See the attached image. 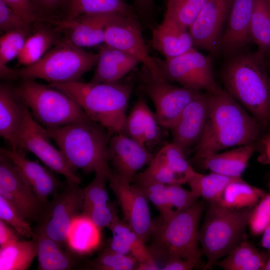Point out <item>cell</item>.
Instances as JSON below:
<instances>
[{
  "instance_id": "cb8c5ba5",
  "label": "cell",
  "mask_w": 270,
  "mask_h": 270,
  "mask_svg": "<svg viewBox=\"0 0 270 270\" xmlns=\"http://www.w3.org/2000/svg\"><path fill=\"white\" fill-rule=\"evenodd\" d=\"M254 152L252 144L244 145L226 152L209 154L200 160L203 167L212 172L240 178Z\"/></svg>"
},
{
  "instance_id": "277c9868",
  "label": "cell",
  "mask_w": 270,
  "mask_h": 270,
  "mask_svg": "<svg viewBox=\"0 0 270 270\" xmlns=\"http://www.w3.org/2000/svg\"><path fill=\"white\" fill-rule=\"evenodd\" d=\"M46 129L74 172L103 173L109 180L113 173L108 152L112 136L104 127L90 119Z\"/></svg>"
},
{
  "instance_id": "d4e9b609",
  "label": "cell",
  "mask_w": 270,
  "mask_h": 270,
  "mask_svg": "<svg viewBox=\"0 0 270 270\" xmlns=\"http://www.w3.org/2000/svg\"><path fill=\"white\" fill-rule=\"evenodd\" d=\"M46 23L38 22L32 25V33L16 58L19 64L25 66L36 62L62 39V32Z\"/></svg>"
},
{
  "instance_id": "ac0fdd59",
  "label": "cell",
  "mask_w": 270,
  "mask_h": 270,
  "mask_svg": "<svg viewBox=\"0 0 270 270\" xmlns=\"http://www.w3.org/2000/svg\"><path fill=\"white\" fill-rule=\"evenodd\" d=\"M121 15L118 13L84 14L70 21L56 20L52 24L74 44L82 48L92 47L104 43L106 28Z\"/></svg>"
},
{
  "instance_id": "7bdbcfd3",
  "label": "cell",
  "mask_w": 270,
  "mask_h": 270,
  "mask_svg": "<svg viewBox=\"0 0 270 270\" xmlns=\"http://www.w3.org/2000/svg\"><path fill=\"white\" fill-rule=\"evenodd\" d=\"M0 219L10 226L21 236L32 238L34 234L30 222L0 196Z\"/></svg>"
},
{
  "instance_id": "52a82bcc",
  "label": "cell",
  "mask_w": 270,
  "mask_h": 270,
  "mask_svg": "<svg viewBox=\"0 0 270 270\" xmlns=\"http://www.w3.org/2000/svg\"><path fill=\"white\" fill-rule=\"evenodd\" d=\"M204 210V201H198L166 219L153 222L152 250L159 252L166 260L200 258L203 253L199 248L200 224Z\"/></svg>"
},
{
  "instance_id": "bcb514c9",
  "label": "cell",
  "mask_w": 270,
  "mask_h": 270,
  "mask_svg": "<svg viewBox=\"0 0 270 270\" xmlns=\"http://www.w3.org/2000/svg\"><path fill=\"white\" fill-rule=\"evenodd\" d=\"M160 124L155 112L149 108L146 103L144 106L143 116V128L144 144L148 148L157 144L160 140Z\"/></svg>"
},
{
  "instance_id": "7a4b0ae2",
  "label": "cell",
  "mask_w": 270,
  "mask_h": 270,
  "mask_svg": "<svg viewBox=\"0 0 270 270\" xmlns=\"http://www.w3.org/2000/svg\"><path fill=\"white\" fill-rule=\"evenodd\" d=\"M222 70L226 90L262 126L270 124V76L265 58L241 50L226 58Z\"/></svg>"
},
{
  "instance_id": "9a60e30c",
  "label": "cell",
  "mask_w": 270,
  "mask_h": 270,
  "mask_svg": "<svg viewBox=\"0 0 270 270\" xmlns=\"http://www.w3.org/2000/svg\"><path fill=\"white\" fill-rule=\"evenodd\" d=\"M232 0H206L188 28L194 48L214 55L220 44Z\"/></svg>"
},
{
  "instance_id": "9c48e42d",
  "label": "cell",
  "mask_w": 270,
  "mask_h": 270,
  "mask_svg": "<svg viewBox=\"0 0 270 270\" xmlns=\"http://www.w3.org/2000/svg\"><path fill=\"white\" fill-rule=\"evenodd\" d=\"M83 205V188L66 181L46 204L34 230L43 232L60 246L66 244L73 222L82 214Z\"/></svg>"
},
{
  "instance_id": "816d5d0a",
  "label": "cell",
  "mask_w": 270,
  "mask_h": 270,
  "mask_svg": "<svg viewBox=\"0 0 270 270\" xmlns=\"http://www.w3.org/2000/svg\"><path fill=\"white\" fill-rule=\"evenodd\" d=\"M200 258L184 259L180 257H170L166 260L162 270H190L198 263Z\"/></svg>"
},
{
  "instance_id": "db71d44e",
  "label": "cell",
  "mask_w": 270,
  "mask_h": 270,
  "mask_svg": "<svg viewBox=\"0 0 270 270\" xmlns=\"http://www.w3.org/2000/svg\"><path fill=\"white\" fill-rule=\"evenodd\" d=\"M262 234L260 244L263 248L270 250V224Z\"/></svg>"
},
{
  "instance_id": "f1b7e54d",
  "label": "cell",
  "mask_w": 270,
  "mask_h": 270,
  "mask_svg": "<svg viewBox=\"0 0 270 270\" xmlns=\"http://www.w3.org/2000/svg\"><path fill=\"white\" fill-rule=\"evenodd\" d=\"M266 194L262 190L246 183L240 178L227 186L217 203L232 209L252 208Z\"/></svg>"
},
{
  "instance_id": "c3c4849f",
  "label": "cell",
  "mask_w": 270,
  "mask_h": 270,
  "mask_svg": "<svg viewBox=\"0 0 270 270\" xmlns=\"http://www.w3.org/2000/svg\"><path fill=\"white\" fill-rule=\"evenodd\" d=\"M28 24L44 22L38 16L32 0H2Z\"/></svg>"
},
{
  "instance_id": "d6986e66",
  "label": "cell",
  "mask_w": 270,
  "mask_h": 270,
  "mask_svg": "<svg viewBox=\"0 0 270 270\" xmlns=\"http://www.w3.org/2000/svg\"><path fill=\"white\" fill-rule=\"evenodd\" d=\"M208 94L200 92L186 106L169 129L172 142L184 153L198 144L202 134L208 118Z\"/></svg>"
},
{
  "instance_id": "ee69618b",
  "label": "cell",
  "mask_w": 270,
  "mask_h": 270,
  "mask_svg": "<svg viewBox=\"0 0 270 270\" xmlns=\"http://www.w3.org/2000/svg\"><path fill=\"white\" fill-rule=\"evenodd\" d=\"M166 192L168 203L176 212L190 206L200 198L191 190H186L180 184L166 185Z\"/></svg>"
},
{
  "instance_id": "11a10c76",
  "label": "cell",
  "mask_w": 270,
  "mask_h": 270,
  "mask_svg": "<svg viewBox=\"0 0 270 270\" xmlns=\"http://www.w3.org/2000/svg\"><path fill=\"white\" fill-rule=\"evenodd\" d=\"M155 260L138 263L136 270H159Z\"/></svg>"
},
{
  "instance_id": "3957f363",
  "label": "cell",
  "mask_w": 270,
  "mask_h": 270,
  "mask_svg": "<svg viewBox=\"0 0 270 270\" xmlns=\"http://www.w3.org/2000/svg\"><path fill=\"white\" fill-rule=\"evenodd\" d=\"M49 85L70 97L92 120L112 136L121 133L134 88L130 79L112 82L74 81Z\"/></svg>"
},
{
  "instance_id": "8fae6325",
  "label": "cell",
  "mask_w": 270,
  "mask_h": 270,
  "mask_svg": "<svg viewBox=\"0 0 270 270\" xmlns=\"http://www.w3.org/2000/svg\"><path fill=\"white\" fill-rule=\"evenodd\" d=\"M155 60L162 76L167 80L208 92H213L220 87L213 76L210 58L194 48L172 58Z\"/></svg>"
},
{
  "instance_id": "7dc6e473",
  "label": "cell",
  "mask_w": 270,
  "mask_h": 270,
  "mask_svg": "<svg viewBox=\"0 0 270 270\" xmlns=\"http://www.w3.org/2000/svg\"><path fill=\"white\" fill-rule=\"evenodd\" d=\"M14 10L0 0V29L6 33L14 30L30 26Z\"/></svg>"
},
{
  "instance_id": "603a6c76",
  "label": "cell",
  "mask_w": 270,
  "mask_h": 270,
  "mask_svg": "<svg viewBox=\"0 0 270 270\" xmlns=\"http://www.w3.org/2000/svg\"><path fill=\"white\" fill-rule=\"evenodd\" d=\"M25 107L14 87L0 84V134L12 150H16V138L23 121Z\"/></svg>"
},
{
  "instance_id": "f907efd6",
  "label": "cell",
  "mask_w": 270,
  "mask_h": 270,
  "mask_svg": "<svg viewBox=\"0 0 270 270\" xmlns=\"http://www.w3.org/2000/svg\"><path fill=\"white\" fill-rule=\"evenodd\" d=\"M38 14L45 22L56 19L64 0H32Z\"/></svg>"
},
{
  "instance_id": "f6af8a7d",
  "label": "cell",
  "mask_w": 270,
  "mask_h": 270,
  "mask_svg": "<svg viewBox=\"0 0 270 270\" xmlns=\"http://www.w3.org/2000/svg\"><path fill=\"white\" fill-rule=\"evenodd\" d=\"M270 224V193L267 194L252 208L248 227L254 236L262 234Z\"/></svg>"
},
{
  "instance_id": "680465c9",
  "label": "cell",
  "mask_w": 270,
  "mask_h": 270,
  "mask_svg": "<svg viewBox=\"0 0 270 270\" xmlns=\"http://www.w3.org/2000/svg\"><path fill=\"white\" fill-rule=\"evenodd\" d=\"M262 270H270V255L268 258V260Z\"/></svg>"
},
{
  "instance_id": "ab89813d",
  "label": "cell",
  "mask_w": 270,
  "mask_h": 270,
  "mask_svg": "<svg viewBox=\"0 0 270 270\" xmlns=\"http://www.w3.org/2000/svg\"><path fill=\"white\" fill-rule=\"evenodd\" d=\"M108 176L103 173H96L93 180L83 188L84 205L82 214L92 208L109 203L106 186Z\"/></svg>"
},
{
  "instance_id": "681fc988",
  "label": "cell",
  "mask_w": 270,
  "mask_h": 270,
  "mask_svg": "<svg viewBox=\"0 0 270 270\" xmlns=\"http://www.w3.org/2000/svg\"><path fill=\"white\" fill-rule=\"evenodd\" d=\"M84 215L88 217L100 229L108 228L118 216L115 207L110 202L105 205L94 208Z\"/></svg>"
},
{
  "instance_id": "60d3db41",
  "label": "cell",
  "mask_w": 270,
  "mask_h": 270,
  "mask_svg": "<svg viewBox=\"0 0 270 270\" xmlns=\"http://www.w3.org/2000/svg\"><path fill=\"white\" fill-rule=\"evenodd\" d=\"M135 186L142 190L147 199L160 212L161 219H166L176 213L168 203L166 192V185L152 182H136Z\"/></svg>"
},
{
  "instance_id": "d590c367",
  "label": "cell",
  "mask_w": 270,
  "mask_h": 270,
  "mask_svg": "<svg viewBox=\"0 0 270 270\" xmlns=\"http://www.w3.org/2000/svg\"><path fill=\"white\" fill-rule=\"evenodd\" d=\"M32 31V26L4 33L0 36V68L18 57Z\"/></svg>"
},
{
  "instance_id": "836d02e7",
  "label": "cell",
  "mask_w": 270,
  "mask_h": 270,
  "mask_svg": "<svg viewBox=\"0 0 270 270\" xmlns=\"http://www.w3.org/2000/svg\"><path fill=\"white\" fill-rule=\"evenodd\" d=\"M98 46V60L90 82H112L121 80L128 73L113 54L112 48L104 43Z\"/></svg>"
},
{
  "instance_id": "8992f818",
  "label": "cell",
  "mask_w": 270,
  "mask_h": 270,
  "mask_svg": "<svg viewBox=\"0 0 270 270\" xmlns=\"http://www.w3.org/2000/svg\"><path fill=\"white\" fill-rule=\"evenodd\" d=\"M98 58V54L86 52L63 36L36 62L12 69V78H40L50 83L80 81L84 74L96 66Z\"/></svg>"
},
{
  "instance_id": "83f0119b",
  "label": "cell",
  "mask_w": 270,
  "mask_h": 270,
  "mask_svg": "<svg viewBox=\"0 0 270 270\" xmlns=\"http://www.w3.org/2000/svg\"><path fill=\"white\" fill-rule=\"evenodd\" d=\"M270 254L259 251L247 240L243 241L214 266L224 270H262Z\"/></svg>"
},
{
  "instance_id": "6f0895ef",
  "label": "cell",
  "mask_w": 270,
  "mask_h": 270,
  "mask_svg": "<svg viewBox=\"0 0 270 270\" xmlns=\"http://www.w3.org/2000/svg\"><path fill=\"white\" fill-rule=\"evenodd\" d=\"M140 6L147 7L150 5L153 0H134Z\"/></svg>"
},
{
  "instance_id": "e575fe53",
  "label": "cell",
  "mask_w": 270,
  "mask_h": 270,
  "mask_svg": "<svg viewBox=\"0 0 270 270\" xmlns=\"http://www.w3.org/2000/svg\"><path fill=\"white\" fill-rule=\"evenodd\" d=\"M182 180L188 183L196 172L186 160L185 153L172 142L167 144L156 154Z\"/></svg>"
},
{
  "instance_id": "7402d4cb",
  "label": "cell",
  "mask_w": 270,
  "mask_h": 270,
  "mask_svg": "<svg viewBox=\"0 0 270 270\" xmlns=\"http://www.w3.org/2000/svg\"><path fill=\"white\" fill-rule=\"evenodd\" d=\"M151 42L166 59L182 54L194 48L188 28L164 14L161 23L152 30Z\"/></svg>"
},
{
  "instance_id": "4dcf8cb0",
  "label": "cell",
  "mask_w": 270,
  "mask_h": 270,
  "mask_svg": "<svg viewBox=\"0 0 270 270\" xmlns=\"http://www.w3.org/2000/svg\"><path fill=\"white\" fill-rule=\"evenodd\" d=\"M240 178H232L213 172L207 174L196 172L187 184L200 198L213 204L218 202L229 184Z\"/></svg>"
},
{
  "instance_id": "ba28073f",
  "label": "cell",
  "mask_w": 270,
  "mask_h": 270,
  "mask_svg": "<svg viewBox=\"0 0 270 270\" xmlns=\"http://www.w3.org/2000/svg\"><path fill=\"white\" fill-rule=\"evenodd\" d=\"M32 116L46 128H56L90 119L78 104L62 92L34 80H22L14 87Z\"/></svg>"
},
{
  "instance_id": "44dd1931",
  "label": "cell",
  "mask_w": 270,
  "mask_h": 270,
  "mask_svg": "<svg viewBox=\"0 0 270 270\" xmlns=\"http://www.w3.org/2000/svg\"><path fill=\"white\" fill-rule=\"evenodd\" d=\"M0 150L18 167L36 195L44 204H46L48 202V198L56 194L62 186V182L48 169L26 158L24 151L2 148Z\"/></svg>"
},
{
  "instance_id": "30bf717a",
  "label": "cell",
  "mask_w": 270,
  "mask_h": 270,
  "mask_svg": "<svg viewBox=\"0 0 270 270\" xmlns=\"http://www.w3.org/2000/svg\"><path fill=\"white\" fill-rule=\"evenodd\" d=\"M50 139L46 128L38 123L26 105L23 121L16 138V150L32 152L52 170L64 176L66 181L80 184V178Z\"/></svg>"
},
{
  "instance_id": "5b68a950",
  "label": "cell",
  "mask_w": 270,
  "mask_h": 270,
  "mask_svg": "<svg viewBox=\"0 0 270 270\" xmlns=\"http://www.w3.org/2000/svg\"><path fill=\"white\" fill-rule=\"evenodd\" d=\"M252 208L236 210L210 204L200 229L199 242L207 260L205 270L246 240V230Z\"/></svg>"
},
{
  "instance_id": "5bb4252c",
  "label": "cell",
  "mask_w": 270,
  "mask_h": 270,
  "mask_svg": "<svg viewBox=\"0 0 270 270\" xmlns=\"http://www.w3.org/2000/svg\"><path fill=\"white\" fill-rule=\"evenodd\" d=\"M104 43L128 54L156 78H165L147 50L136 16L121 15L106 29Z\"/></svg>"
},
{
  "instance_id": "74e56055",
  "label": "cell",
  "mask_w": 270,
  "mask_h": 270,
  "mask_svg": "<svg viewBox=\"0 0 270 270\" xmlns=\"http://www.w3.org/2000/svg\"><path fill=\"white\" fill-rule=\"evenodd\" d=\"M206 0H167L164 15L188 28Z\"/></svg>"
},
{
  "instance_id": "d6a6232c",
  "label": "cell",
  "mask_w": 270,
  "mask_h": 270,
  "mask_svg": "<svg viewBox=\"0 0 270 270\" xmlns=\"http://www.w3.org/2000/svg\"><path fill=\"white\" fill-rule=\"evenodd\" d=\"M251 41L264 58L270 54V9L266 0H256L250 26Z\"/></svg>"
},
{
  "instance_id": "e0dca14e",
  "label": "cell",
  "mask_w": 270,
  "mask_h": 270,
  "mask_svg": "<svg viewBox=\"0 0 270 270\" xmlns=\"http://www.w3.org/2000/svg\"><path fill=\"white\" fill-rule=\"evenodd\" d=\"M108 152L114 172L128 183H131L138 172L148 166L154 156L145 146L122 133L110 136Z\"/></svg>"
},
{
  "instance_id": "ffe728a7",
  "label": "cell",
  "mask_w": 270,
  "mask_h": 270,
  "mask_svg": "<svg viewBox=\"0 0 270 270\" xmlns=\"http://www.w3.org/2000/svg\"><path fill=\"white\" fill-rule=\"evenodd\" d=\"M256 0H232L222 36L220 53L227 58L251 42L250 26Z\"/></svg>"
},
{
  "instance_id": "484cf974",
  "label": "cell",
  "mask_w": 270,
  "mask_h": 270,
  "mask_svg": "<svg viewBox=\"0 0 270 270\" xmlns=\"http://www.w3.org/2000/svg\"><path fill=\"white\" fill-rule=\"evenodd\" d=\"M102 13L136 16L132 8L123 0H64L57 18L70 21L82 15Z\"/></svg>"
},
{
  "instance_id": "1f68e13d",
  "label": "cell",
  "mask_w": 270,
  "mask_h": 270,
  "mask_svg": "<svg viewBox=\"0 0 270 270\" xmlns=\"http://www.w3.org/2000/svg\"><path fill=\"white\" fill-rule=\"evenodd\" d=\"M37 256L35 241H18L0 248V270H26Z\"/></svg>"
},
{
  "instance_id": "9f6ffc18",
  "label": "cell",
  "mask_w": 270,
  "mask_h": 270,
  "mask_svg": "<svg viewBox=\"0 0 270 270\" xmlns=\"http://www.w3.org/2000/svg\"><path fill=\"white\" fill-rule=\"evenodd\" d=\"M264 152L268 162L270 163V136L264 142Z\"/></svg>"
},
{
  "instance_id": "4fadbf2b",
  "label": "cell",
  "mask_w": 270,
  "mask_h": 270,
  "mask_svg": "<svg viewBox=\"0 0 270 270\" xmlns=\"http://www.w3.org/2000/svg\"><path fill=\"white\" fill-rule=\"evenodd\" d=\"M0 196L30 222H38L46 206L36 195L18 167L0 150Z\"/></svg>"
},
{
  "instance_id": "b9f144b4",
  "label": "cell",
  "mask_w": 270,
  "mask_h": 270,
  "mask_svg": "<svg viewBox=\"0 0 270 270\" xmlns=\"http://www.w3.org/2000/svg\"><path fill=\"white\" fill-rule=\"evenodd\" d=\"M146 104L144 97L140 96L138 98L130 112L126 116L121 132L144 146L143 115Z\"/></svg>"
},
{
  "instance_id": "6da1fadb",
  "label": "cell",
  "mask_w": 270,
  "mask_h": 270,
  "mask_svg": "<svg viewBox=\"0 0 270 270\" xmlns=\"http://www.w3.org/2000/svg\"><path fill=\"white\" fill-rule=\"evenodd\" d=\"M208 94V118L196 157L200 160L230 147L252 144L262 126L226 90L220 86Z\"/></svg>"
},
{
  "instance_id": "f546056e",
  "label": "cell",
  "mask_w": 270,
  "mask_h": 270,
  "mask_svg": "<svg viewBox=\"0 0 270 270\" xmlns=\"http://www.w3.org/2000/svg\"><path fill=\"white\" fill-rule=\"evenodd\" d=\"M100 230L88 217L82 214L72 223L67 244L78 253L90 252L98 246Z\"/></svg>"
},
{
  "instance_id": "f5cc1de1",
  "label": "cell",
  "mask_w": 270,
  "mask_h": 270,
  "mask_svg": "<svg viewBox=\"0 0 270 270\" xmlns=\"http://www.w3.org/2000/svg\"><path fill=\"white\" fill-rule=\"evenodd\" d=\"M20 235L16 230L10 226L0 219V246L4 247L13 243L18 240Z\"/></svg>"
},
{
  "instance_id": "8d00e7d4",
  "label": "cell",
  "mask_w": 270,
  "mask_h": 270,
  "mask_svg": "<svg viewBox=\"0 0 270 270\" xmlns=\"http://www.w3.org/2000/svg\"><path fill=\"white\" fill-rule=\"evenodd\" d=\"M137 182H152L165 185L184 184L176 174L156 154L142 172L136 176Z\"/></svg>"
},
{
  "instance_id": "7c38bea8",
  "label": "cell",
  "mask_w": 270,
  "mask_h": 270,
  "mask_svg": "<svg viewBox=\"0 0 270 270\" xmlns=\"http://www.w3.org/2000/svg\"><path fill=\"white\" fill-rule=\"evenodd\" d=\"M143 70L140 88L152 100L162 128L170 129L186 106L200 92L172 85L166 78H155L144 66Z\"/></svg>"
},
{
  "instance_id": "2e32d148",
  "label": "cell",
  "mask_w": 270,
  "mask_h": 270,
  "mask_svg": "<svg viewBox=\"0 0 270 270\" xmlns=\"http://www.w3.org/2000/svg\"><path fill=\"white\" fill-rule=\"evenodd\" d=\"M108 181L125 222L146 242L151 236L153 221L145 194L136 186L122 181L114 172Z\"/></svg>"
},
{
  "instance_id": "4316f807",
  "label": "cell",
  "mask_w": 270,
  "mask_h": 270,
  "mask_svg": "<svg viewBox=\"0 0 270 270\" xmlns=\"http://www.w3.org/2000/svg\"><path fill=\"white\" fill-rule=\"evenodd\" d=\"M34 232L32 239L36 244L38 270H68L74 268L77 261L73 256L43 232Z\"/></svg>"
},
{
  "instance_id": "f35d334b",
  "label": "cell",
  "mask_w": 270,
  "mask_h": 270,
  "mask_svg": "<svg viewBox=\"0 0 270 270\" xmlns=\"http://www.w3.org/2000/svg\"><path fill=\"white\" fill-rule=\"evenodd\" d=\"M137 260L130 254H124L107 248L92 262L93 269L97 270H136Z\"/></svg>"
},
{
  "instance_id": "91938a15",
  "label": "cell",
  "mask_w": 270,
  "mask_h": 270,
  "mask_svg": "<svg viewBox=\"0 0 270 270\" xmlns=\"http://www.w3.org/2000/svg\"><path fill=\"white\" fill-rule=\"evenodd\" d=\"M270 9V0H266Z\"/></svg>"
}]
</instances>
